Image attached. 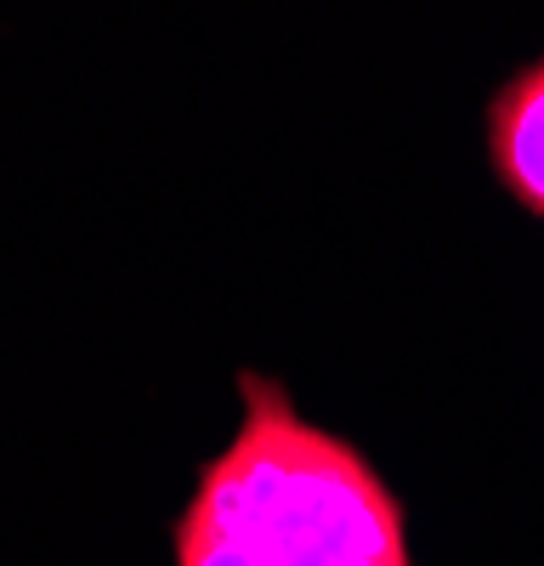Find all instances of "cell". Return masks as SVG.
<instances>
[{"label":"cell","instance_id":"obj_1","mask_svg":"<svg viewBox=\"0 0 544 566\" xmlns=\"http://www.w3.org/2000/svg\"><path fill=\"white\" fill-rule=\"evenodd\" d=\"M170 566H415L408 510L352 437L279 374H239V424L181 499Z\"/></svg>","mask_w":544,"mask_h":566},{"label":"cell","instance_id":"obj_2","mask_svg":"<svg viewBox=\"0 0 544 566\" xmlns=\"http://www.w3.org/2000/svg\"><path fill=\"white\" fill-rule=\"evenodd\" d=\"M488 165L522 210L544 216V57L488 97Z\"/></svg>","mask_w":544,"mask_h":566}]
</instances>
